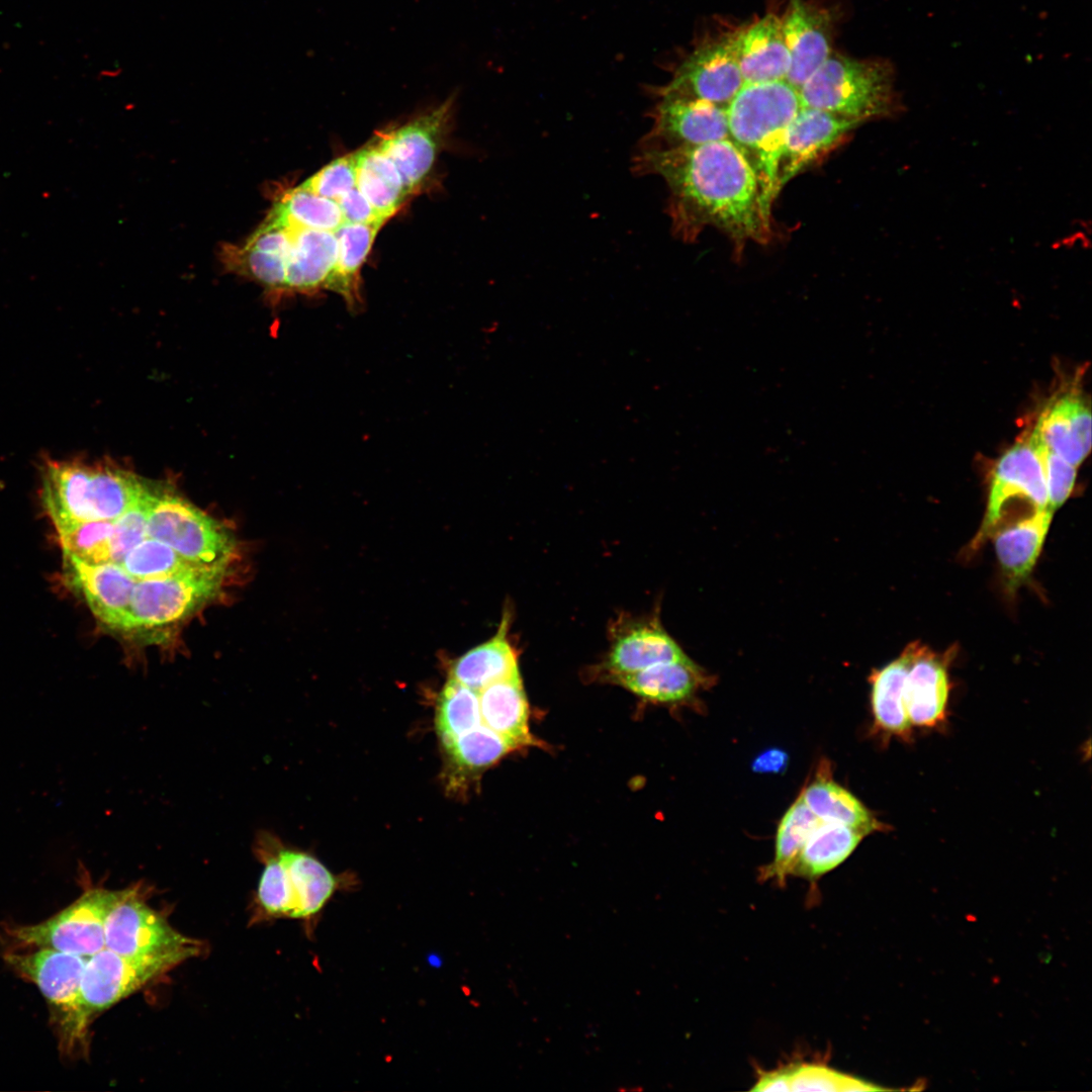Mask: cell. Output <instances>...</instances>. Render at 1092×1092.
<instances>
[{"label":"cell","mask_w":1092,"mask_h":1092,"mask_svg":"<svg viewBox=\"0 0 1092 1092\" xmlns=\"http://www.w3.org/2000/svg\"><path fill=\"white\" fill-rule=\"evenodd\" d=\"M636 175H658L669 195L666 213L674 237L693 243L707 228L725 234L737 255L749 242L766 244L771 215L762 204L757 177L730 139L694 147L637 149Z\"/></svg>","instance_id":"obj_1"},{"label":"cell","mask_w":1092,"mask_h":1092,"mask_svg":"<svg viewBox=\"0 0 1092 1092\" xmlns=\"http://www.w3.org/2000/svg\"><path fill=\"white\" fill-rule=\"evenodd\" d=\"M786 80L745 83L726 107L729 139L752 167L765 211L781 189L779 167L789 124L801 109Z\"/></svg>","instance_id":"obj_2"},{"label":"cell","mask_w":1092,"mask_h":1092,"mask_svg":"<svg viewBox=\"0 0 1092 1092\" xmlns=\"http://www.w3.org/2000/svg\"><path fill=\"white\" fill-rule=\"evenodd\" d=\"M149 488L121 469L50 460L41 473L40 499L59 531L77 523L116 520Z\"/></svg>","instance_id":"obj_3"},{"label":"cell","mask_w":1092,"mask_h":1092,"mask_svg":"<svg viewBox=\"0 0 1092 1092\" xmlns=\"http://www.w3.org/2000/svg\"><path fill=\"white\" fill-rule=\"evenodd\" d=\"M802 106L867 121L903 110L896 71L887 59H854L830 54L798 90Z\"/></svg>","instance_id":"obj_4"},{"label":"cell","mask_w":1092,"mask_h":1092,"mask_svg":"<svg viewBox=\"0 0 1092 1092\" xmlns=\"http://www.w3.org/2000/svg\"><path fill=\"white\" fill-rule=\"evenodd\" d=\"M87 959L47 947L3 953L10 969L34 984L46 998L60 1052L66 1056L86 1044L89 1026L82 1016L79 989Z\"/></svg>","instance_id":"obj_5"},{"label":"cell","mask_w":1092,"mask_h":1092,"mask_svg":"<svg viewBox=\"0 0 1092 1092\" xmlns=\"http://www.w3.org/2000/svg\"><path fill=\"white\" fill-rule=\"evenodd\" d=\"M147 534L196 565L229 566L235 559L236 542L228 528L172 493L155 489Z\"/></svg>","instance_id":"obj_6"},{"label":"cell","mask_w":1092,"mask_h":1092,"mask_svg":"<svg viewBox=\"0 0 1092 1092\" xmlns=\"http://www.w3.org/2000/svg\"><path fill=\"white\" fill-rule=\"evenodd\" d=\"M228 566L193 565L173 575L138 580L119 631L153 629L178 622L215 598Z\"/></svg>","instance_id":"obj_7"},{"label":"cell","mask_w":1092,"mask_h":1092,"mask_svg":"<svg viewBox=\"0 0 1092 1092\" xmlns=\"http://www.w3.org/2000/svg\"><path fill=\"white\" fill-rule=\"evenodd\" d=\"M120 891L89 889L54 916L4 929L11 950L47 947L89 958L104 945V919Z\"/></svg>","instance_id":"obj_8"},{"label":"cell","mask_w":1092,"mask_h":1092,"mask_svg":"<svg viewBox=\"0 0 1092 1092\" xmlns=\"http://www.w3.org/2000/svg\"><path fill=\"white\" fill-rule=\"evenodd\" d=\"M104 945L124 957H194L200 943L175 930L133 889L121 890L104 919Z\"/></svg>","instance_id":"obj_9"},{"label":"cell","mask_w":1092,"mask_h":1092,"mask_svg":"<svg viewBox=\"0 0 1092 1092\" xmlns=\"http://www.w3.org/2000/svg\"><path fill=\"white\" fill-rule=\"evenodd\" d=\"M191 958L178 953L156 958L120 956L106 947L85 963L79 989L82 1016L89 1026L100 1012Z\"/></svg>","instance_id":"obj_10"},{"label":"cell","mask_w":1092,"mask_h":1092,"mask_svg":"<svg viewBox=\"0 0 1092 1092\" xmlns=\"http://www.w3.org/2000/svg\"><path fill=\"white\" fill-rule=\"evenodd\" d=\"M1028 502L1034 510L1049 509L1048 488L1039 455L1030 434L1010 447L994 467L985 518L972 542L977 549L997 529L1006 506Z\"/></svg>","instance_id":"obj_11"},{"label":"cell","mask_w":1092,"mask_h":1092,"mask_svg":"<svg viewBox=\"0 0 1092 1092\" xmlns=\"http://www.w3.org/2000/svg\"><path fill=\"white\" fill-rule=\"evenodd\" d=\"M650 112L652 126L637 149L694 147L729 139L726 108L686 97L659 96Z\"/></svg>","instance_id":"obj_12"},{"label":"cell","mask_w":1092,"mask_h":1092,"mask_svg":"<svg viewBox=\"0 0 1092 1092\" xmlns=\"http://www.w3.org/2000/svg\"><path fill=\"white\" fill-rule=\"evenodd\" d=\"M744 84L727 36L695 49L670 82L656 92L658 96L699 99L726 108Z\"/></svg>","instance_id":"obj_13"},{"label":"cell","mask_w":1092,"mask_h":1092,"mask_svg":"<svg viewBox=\"0 0 1092 1092\" xmlns=\"http://www.w3.org/2000/svg\"><path fill=\"white\" fill-rule=\"evenodd\" d=\"M860 123L829 111L802 106L789 124L779 167L782 189L791 179L822 161Z\"/></svg>","instance_id":"obj_14"},{"label":"cell","mask_w":1092,"mask_h":1092,"mask_svg":"<svg viewBox=\"0 0 1092 1092\" xmlns=\"http://www.w3.org/2000/svg\"><path fill=\"white\" fill-rule=\"evenodd\" d=\"M450 105L442 104L397 128L379 132L374 140L391 160L408 194L427 179L443 144Z\"/></svg>","instance_id":"obj_15"},{"label":"cell","mask_w":1092,"mask_h":1092,"mask_svg":"<svg viewBox=\"0 0 1092 1092\" xmlns=\"http://www.w3.org/2000/svg\"><path fill=\"white\" fill-rule=\"evenodd\" d=\"M610 631V648L603 662L609 678L687 657L655 616L621 617Z\"/></svg>","instance_id":"obj_16"},{"label":"cell","mask_w":1092,"mask_h":1092,"mask_svg":"<svg viewBox=\"0 0 1092 1092\" xmlns=\"http://www.w3.org/2000/svg\"><path fill=\"white\" fill-rule=\"evenodd\" d=\"M64 575L70 587L86 601L94 616L119 631L138 580L116 563L89 564L64 553Z\"/></svg>","instance_id":"obj_17"},{"label":"cell","mask_w":1092,"mask_h":1092,"mask_svg":"<svg viewBox=\"0 0 1092 1092\" xmlns=\"http://www.w3.org/2000/svg\"><path fill=\"white\" fill-rule=\"evenodd\" d=\"M782 27L790 57L785 80L799 90L831 54L829 16L804 0H790Z\"/></svg>","instance_id":"obj_18"},{"label":"cell","mask_w":1092,"mask_h":1092,"mask_svg":"<svg viewBox=\"0 0 1092 1092\" xmlns=\"http://www.w3.org/2000/svg\"><path fill=\"white\" fill-rule=\"evenodd\" d=\"M948 654L914 643L903 700L912 726L932 728L945 721L949 693Z\"/></svg>","instance_id":"obj_19"},{"label":"cell","mask_w":1092,"mask_h":1092,"mask_svg":"<svg viewBox=\"0 0 1092 1092\" xmlns=\"http://www.w3.org/2000/svg\"><path fill=\"white\" fill-rule=\"evenodd\" d=\"M729 37L744 83L786 79L790 57L781 18L766 14Z\"/></svg>","instance_id":"obj_20"},{"label":"cell","mask_w":1092,"mask_h":1092,"mask_svg":"<svg viewBox=\"0 0 1092 1092\" xmlns=\"http://www.w3.org/2000/svg\"><path fill=\"white\" fill-rule=\"evenodd\" d=\"M1046 448L1078 467L1091 448V414L1083 396L1071 391L1053 399L1033 431Z\"/></svg>","instance_id":"obj_21"},{"label":"cell","mask_w":1092,"mask_h":1092,"mask_svg":"<svg viewBox=\"0 0 1092 1092\" xmlns=\"http://www.w3.org/2000/svg\"><path fill=\"white\" fill-rule=\"evenodd\" d=\"M1052 516L1053 512L1049 509L1033 510L1025 518L993 532L996 555L1010 593L1016 592L1030 575Z\"/></svg>","instance_id":"obj_22"},{"label":"cell","mask_w":1092,"mask_h":1092,"mask_svg":"<svg viewBox=\"0 0 1092 1092\" xmlns=\"http://www.w3.org/2000/svg\"><path fill=\"white\" fill-rule=\"evenodd\" d=\"M511 618V612L505 610L494 636L454 659L449 677L479 692L494 681L520 674L518 651L509 638Z\"/></svg>","instance_id":"obj_23"},{"label":"cell","mask_w":1092,"mask_h":1092,"mask_svg":"<svg viewBox=\"0 0 1092 1092\" xmlns=\"http://www.w3.org/2000/svg\"><path fill=\"white\" fill-rule=\"evenodd\" d=\"M290 229L285 292L309 293L325 288L337 259L335 232Z\"/></svg>","instance_id":"obj_24"},{"label":"cell","mask_w":1092,"mask_h":1092,"mask_svg":"<svg viewBox=\"0 0 1092 1092\" xmlns=\"http://www.w3.org/2000/svg\"><path fill=\"white\" fill-rule=\"evenodd\" d=\"M609 679L645 700L676 703L693 696L711 678L687 656L660 662L639 671L615 675Z\"/></svg>","instance_id":"obj_25"},{"label":"cell","mask_w":1092,"mask_h":1092,"mask_svg":"<svg viewBox=\"0 0 1092 1092\" xmlns=\"http://www.w3.org/2000/svg\"><path fill=\"white\" fill-rule=\"evenodd\" d=\"M801 795L808 808L823 822L845 825L863 836L888 828L851 792L832 779L827 763L819 767L815 779Z\"/></svg>","instance_id":"obj_26"},{"label":"cell","mask_w":1092,"mask_h":1092,"mask_svg":"<svg viewBox=\"0 0 1092 1092\" xmlns=\"http://www.w3.org/2000/svg\"><path fill=\"white\" fill-rule=\"evenodd\" d=\"M481 723L515 748L533 744L529 708L520 674L494 681L478 692Z\"/></svg>","instance_id":"obj_27"},{"label":"cell","mask_w":1092,"mask_h":1092,"mask_svg":"<svg viewBox=\"0 0 1092 1092\" xmlns=\"http://www.w3.org/2000/svg\"><path fill=\"white\" fill-rule=\"evenodd\" d=\"M913 650L914 643L907 646L898 658L874 670L870 676L874 728L882 734L904 740L911 737L912 731L904 707L903 692Z\"/></svg>","instance_id":"obj_28"},{"label":"cell","mask_w":1092,"mask_h":1092,"mask_svg":"<svg viewBox=\"0 0 1092 1092\" xmlns=\"http://www.w3.org/2000/svg\"><path fill=\"white\" fill-rule=\"evenodd\" d=\"M356 187L387 220L408 195L400 174L375 140L356 152Z\"/></svg>","instance_id":"obj_29"},{"label":"cell","mask_w":1092,"mask_h":1092,"mask_svg":"<svg viewBox=\"0 0 1092 1092\" xmlns=\"http://www.w3.org/2000/svg\"><path fill=\"white\" fill-rule=\"evenodd\" d=\"M383 223H343L335 231L337 259L326 289L341 294L351 308L360 298V270Z\"/></svg>","instance_id":"obj_30"},{"label":"cell","mask_w":1092,"mask_h":1092,"mask_svg":"<svg viewBox=\"0 0 1092 1092\" xmlns=\"http://www.w3.org/2000/svg\"><path fill=\"white\" fill-rule=\"evenodd\" d=\"M277 850L293 885L298 919H314L341 888L340 879L308 853L285 848Z\"/></svg>","instance_id":"obj_31"},{"label":"cell","mask_w":1092,"mask_h":1092,"mask_svg":"<svg viewBox=\"0 0 1092 1092\" xmlns=\"http://www.w3.org/2000/svg\"><path fill=\"white\" fill-rule=\"evenodd\" d=\"M753 1091H876L887 1090L826 1066L792 1064L760 1073Z\"/></svg>","instance_id":"obj_32"},{"label":"cell","mask_w":1092,"mask_h":1092,"mask_svg":"<svg viewBox=\"0 0 1092 1092\" xmlns=\"http://www.w3.org/2000/svg\"><path fill=\"white\" fill-rule=\"evenodd\" d=\"M864 836L837 823L821 822L806 840L792 875L817 879L842 863Z\"/></svg>","instance_id":"obj_33"},{"label":"cell","mask_w":1092,"mask_h":1092,"mask_svg":"<svg viewBox=\"0 0 1092 1092\" xmlns=\"http://www.w3.org/2000/svg\"><path fill=\"white\" fill-rule=\"evenodd\" d=\"M822 822L805 804L800 794L779 822L775 856L761 868V881L775 880L784 885L792 875L796 860L812 831Z\"/></svg>","instance_id":"obj_34"},{"label":"cell","mask_w":1092,"mask_h":1092,"mask_svg":"<svg viewBox=\"0 0 1092 1092\" xmlns=\"http://www.w3.org/2000/svg\"><path fill=\"white\" fill-rule=\"evenodd\" d=\"M290 228L335 232L343 215L335 200L320 196L302 186L283 192L269 212Z\"/></svg>","instance_id":"obj_35"},{"label":"cell","mask_w":1092,"mask_h":1092,"mask_svg":"<svg viewBox=\"0 0 1092 1092\" xmlns=\"http://www.w3.org/2000/svg\"><path fill=\"white\" fill-rule=\"evenodd\" d=\"M288 253L265 250L247 242L244 245H224L220 258L224 266L240 275L260 283L272 293H285Z\"/></svg>","instance_id":"obj_36"},{"label":"cell","mask_w":1092,"mask_h":1092,"mask_svg":"<svg viewBox=\"0 0 1092 1092\" xmlns=\"http://www.w3.org/2000/svg\"><path fill=\"white\" fill-rule=\"evenodd\" d=\"M480 724L478 692L449 677L437 703L436 725L443 743Z\"/></svg>","instance_id":"obj_37"},{"label":"cell","mask_w":1092,"mask_h":1092,"mask_svg":"<svg viewBox=\"0 0 1092 1092\" xmlns=\"http://www.w3.org/2000/svg\"><path fill=\"white\" fill-rule=\"evenodd\" d=\"M263 841L260 849L265 866L258 887L259 904L270 916L298 919L297 899L289 874L277 847L270 850L267 840Z\"/></svg>","instance_id":"obj_38"},{"label":"cell","mask_w":1092,"mask_h":1092,"mask_svg":"<svg viewBox=\"0 0 1092 1092\" xmlns=\"http://www.w3.org/2000/svg\"><path fill=\"white\" fill-rule=\"evenodd\" d=\"M453 760L462 768L488 767L515 748L506 738L480 724L444 744Z\"/></svg>","instance_id":"obj_39"},{"label":"cell","mask_w":1092,"mask_h":1092,"mask_svg":"<svg viewBox=\"0 0 1092 1092\" xmlns=\"http://www.w3.org/2000/svg\"><path fill=\"white\" fill-rule=\"evenodd\" d=\"M119 565L133 579L148 580L167 577L196 564L148 536L124 555Z\"/></svg>","instance_id":"obj_40"},{"label":"cell","mask_w":1092,"mask_h":1092,"mask_svg":"<svg viewBox=\"0 0 1092 1092\" xmlns=\"http://www.w3.org/2000/svg\"><path fill=\"white\" fill-rule=\"evenodd\" d=\"M114 520L77 523L58 531L63 552L89 564L111 559Z\"/></svg>","instance_id":"obj_41"},{"label":"cell","mask_w":1092,"mask_h":1092,"mask_svg":"<svg viewBox=\"0 0 1092 1092\" xmlns=\"http://www.w3.org/2000/svg\"><path fill=\"white\" fill-rule=\"evenodd\" d=\"M356 153H351L335 159L300 186L337 202L356 187Z\"/></svg>","instance_id":"obj_42"},{"label":"cell","mask_w":1092,"mask_h":1092,"mask_svg":"<svg viewBox=\"0 0 1092 1092\" xmlns=\"http://www.w3.org/2000/svg\"><path fill=\"white\" fill-rule=\"evenodd\" d=\"M1029 434L1042 463L1048 488L1049 510L1054 512L1072 493L1077 467L1046 448L1032 433Z\"/></svg>","instance_id":"obj_43"},{"label":"cell","mask_w":1092,"mask_h":1092,"mask_svg":"<svg viewBox=\"0 0 1092 1092\" xmlns=\"http://www.w3.org/2000/svg\"><path fill=\"white\" fill-rule=\"evenodd\" d=\"M344 219V223H384L374 207L368 202L357 187L349 191L337 201Z\"/></svg>","instance_id":"obj_44"},{"label":"cell","mask_w":1092,"mask_h":1092,"mask_svg":"<svg viewBox=\"0 0 1092 1092\" xmlns=\"http://www.w3.org/2000/svg\"><path fill=\"white\" fill-rule=\"evenodd\" d=\"M788 754L779 748H770L759 753L752 762V769L756 772L776 774L783 771L788 763Z\"/></svg>","instance_id":"obj_45"}]
</instances>
